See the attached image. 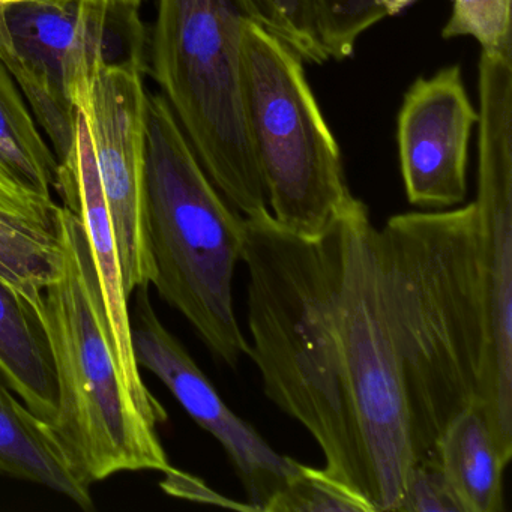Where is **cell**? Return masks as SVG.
I'll return each instance as SVG.
<instances>
[{
  "label": "cell",
  "instance_id": "cell-1",
  "mask_svg": "<svg viewBox=\"0 0 512 512\" xmlns=\"http://www.w3.org/2000/svg\"><path fill=\"white\" fill-rule=\"evenodd\" d=\"M344 215L316 236L289 232L269 209L245 217L250 356L266 397L322 449L326 472L370 502L338 332Z\"/></svg>",
  "mask_w": 512,
  "mask_h": 512
},
{
  "label": "cell",
  "instance_id": "cell-2",
  "mask_svg": "<svg viewBox=\"0 0 512 512\" xmlns=\"http://www.w3.org/2000/svg\"><path fill=\"white\" fill-rule=\"evenodd\" d=\"M376 250L413 461L436 464L440 434L484 392L487 310L475 205L395 215L376 230Z\"/></svg>",
  "mask_w": 512,
  "mask_h": 512
},
{
  "label": "cell",
  "instance_id": "cell-3",
  "mask_svg": "<svg viewBox=\"0 0 512 512\" xmlns=\"http://www.w3.org/2000/svg\"><path fill=\"white\" fill-rule=\"evenodd\" d=\"M53 226L61 271L37 308L58 380V416L50 428L89 487L121 472H169L158 425L137 406L119 371L85 227L65 206H56Z\"/></svg>",
  "mask_w": 512,
  "mask_h": 512
},
{
  "label": "cell",
  "instance_id": "cell-4",
  "mask_svg": "<svg viewBox=\"0 0 512 512\" xmlns=\"http://www.w3.org/2000/svg\"><path fill=\"white\" fill-rule=\"evenodd\" d=\"M146 200L158 295L193 326L209 352L236 368L250 356L233 310L245 217L212 184L166 98L148 94Z\"/></svg>",
  "mask_w": 512,
  "mask_h": 512
},
{
  "label": "cell",
  "instance_id": "cell-5",
  "mask_svg": "<svg viewBox=\"0 0 512 512\" xmlns=\"http://www.w3.org/2000/svg\"><path fill=\"white\" fill-rule=\"evenodd\" d=\"M244 0H158L152 74L197 160L244 217L268 209L244 103Z\"/></svg>",
  "mask_w": 512,
  "mask_h": 512
},
{
  "label": "cell",
  "instance_id": "cell-6",
  "mask_svg": "<svg viewBox=\"0 0 512 512\" xmlns=\"http://www.w3.org/2000/svg\"><path fill=\"white\" fill-rule=\"evenodd\" d=\"M242 65L245 118L269 212L289 232L320 235L358 199L347 187L340 149L302 59L251 20Z\"/></svg>",
  "mask_w": 512,
  "mask_h": 512
},
{
  "label": "cell",
  "instance_id": "cell-7",
  "mask_svg": "<svg viewBox=\"0 0 512 512\" xmlns=\"http://www.w3.org/2000/svg\"><path fill=\"white\" fill-rule=\"evenodd\" d=\"M376 227L356 200L344 215L338 332L347 394L361 439L368 499L395 512L413 451L400 359L392 338L376 250Z\"/></svg>",
  "mask_w": 512,
  "mask_h": 512
},
{
  "label": "cell",
  "instance_id": "cell-8",
  "mask_svg": "<svg viewBox=\"0 0 512 512\" xmlns=\"http://www.w3.org/2000/svg\"><path fill=\"white\" fill-rule=\"evenodd\" d=\"M137 13L112 0H16L5 8L14 46L7 70L49 136L58 163L73 148L77 112L98 70L143 61Z\"/></svg>",
  "mask_w": 512,
  "mask_h": 512
},
{
  "label": "cell",
  "instance_id": "cell-9",
  "mask_svg": "<svg viewBox=\"0 0 512 512\" xmlns=\"http://www.w3.org/2000/svg\"><path fill=\"white\" fill-rule=\"evenodd\" d=\"M478 256L487 310L484 404L512 458V59H479Z\"/></svg>",
  "mask_w": 512,
  "mask_h": 512
},
{
  "label": "cell",
  "instance_id": "cell-10",
  "mask_svg": "<svg viewBox=\"0 0 512 512\" xmlns=\"http://www.w3.org/2000/svg\"><path fill=\"white\" fill-rule=\"evenodd\" d=\"M143 61L107 64L92 80L83 109L101 187L115 230L125 295L151 286L154 266L146 200V110Z\"/></svg>",
  "mask_w": 512,
  "mask_h": 512
},
{
  "label": "cell",
  "instance_id": "cell-11",
  "mask_svg": "<svg viewBox=\"0 0 512 512\" xmlns=\"http://www.w3.org/2000/svg\"><path fill=\"white\" fill-rule=\"evenodd\" d=\"M131 341L139 367L167 386L185 412L223 446L253 511H266L283 490L295 460L278 454L265 439L229 409L211 380L152 307L148 287L136 292Z\"/></svg>",
  "mask_w": 512,
  "mask_h": 512
},
{
  "label": "cell",
  "instance_id": "cell-12",
  "mask_svg": "<svg viewBox=\"0 0 512 512\" xmlns=\"http://www.w3.org/2000/svg\"><path fill=\"white\" fill-rule=\"evenodd\" d=\"M478 124L458 65L416 80L398 115V155L410 205L448 209L467 194V152Z\"/></svg>",
  "mask_w": 512,
  "mask_h": 512
},
{
  "label": "cell",
  "instance_id": "cell-13",
  "mask_svg": "<svg viewBox=\"0 0 512 512\" xmlns=\"http://www.w3.org/2000/svg\"><path fill=\"white\" fill-rule=\"evenodd\" d=\"M55 190L62 197L65 208L74 212L85 227L92 259L100 277L116 361L125 386L149 421L164 424L167 421L166 409L143 382L134 355L131 314L122 281L115 230L101 187L91 130L83 109L77 112L73 148L64 160L59 161Z\"/></svg>",
  "mask_w": 512,
  "mask_h": 512
},
{
  "label": "cell",
  "instance_id": "cell-14",
  "mask_svg": "<svg viewBox=\"0 0 512 512\" xmlns=\"http://www.w3.org/2000/svg\"><path fill=\"white\" fill-rule=\"evenodd\" d=\"M509 461L481 401L461 410L436 442V464L463 512L503 511V473Z\"/></svg>",
  "mask_w": 512,
  "mask_h": 512
},
{
  "label": "cell",
  "instance_id": "cell-15",
  "mask_svg": "<svg viewBox=\"0 0 512 512\" xmlns=\"http://www.w3.org/2000/svg\"><path fill=\"white\" fill-rule=\"evenodd\" d=\"M0 374L34 415L52 427L58 380L52 347L31 302L0 278Z\"/></svg>",
  "mask_w": 512,
  "mask_h": 512
},
{
  "label": "cell",
  "instance_id": "cell-16",
  "mask_svg": "<svg viewBox=\"0 0 512 512\" xmlns=\"http://www.w3.org/2000/svg\"><path fill=\"white\" fill-rule=\"evenodd\" d=\"M0 475L44 485L85 511L91 490L77 476L52 428L29 410L0 374Z\"/></svg>",
  "mask_w": 512,
  "mask_h": 512
},
{
  "label": "cell",
  "instance_id": "cell-17",
  "mask_svg": "<svg viewBox=\"0 0 512 512\" xmlns=\"http://www.w3.org/2000/svg\"><path fill=\"white\" fill-rule=\"evenodd\" d=\"M0 167L46 200L58 179V158L38 130L16 80L0 62Z\"/></svg>",
  "mask_w": 512,
  "mask_h": 512
},
{
  "label": "cell",
  "instance_id": "cell-18",
  "mask_svg": "<svg viewBox=\"0 0 512 512\" xmlns=\"http://www.w3.org/2000/svg\"><path fill=\"white\" fill-rule=\"evenodd\" d=\"M61 265L55 226L0 208V278L16 287L35 310Z\"/></svg>",
  "mask_w": 512,
  "mask_h": 512
},
{
  "label": "cell",
  "instance_id": "cell-19",
  "mask_svg": "<svg viewBox=\"0 0 512 512\" xmlns=\"http://www.w3.org/2000/svg\"><path fill=\"white\" fill-rule=\"evenodd\" d=\"M265 512H376L358 491L323 469L295 460L283 490Z\"/></svg>",
  "mask_w": 512,
  "mask_h": 512
},
{
  "label": "cell",
  "instance_id": "cell-20",
  "mask_svg": "<svg viewBox=\"0 0 512 512\" xmlns=\"http://www.w3.org/2000/svg\"><path fill=\"white\" fill-rule=\"evenodd\" d=\"M416 0H316L320 32L329 59L343 61L368 29L398 16Z\"/></svg>",
  "mask_w": 512,
  "mask_h": 512
},
{
  "label": "cell",
  "instance_id": "cell-21",
  "mask_svg": "<svg viewBox=\"0 0 512 512\" xmlns=\"http://www.w3.org/2000/svg\"><path fill=\"white\" fill-rule=\"evenodd\" d=\"M254 22L287 44L302 61H329L316 0H244Z\"/></svg>",
  "mask_w": 512,
  "mask_h": 512
},
{
  "label": "cell",
  "instance_id": "cell-22",
  "mask_svg": "<svg viewBox=\"0 0 512 512\" xmlns=\"http://www.w3.org/2000/svg\"><path fill=\"white\" fill-rule=\"evenodd\" d=\"M512 0H452L442 37H472L482 53L512 59Z\"/></svg>",
  "mask_w": 512,
  "mask_h": 512
},
{
  "label": "cell",
  "instance_id": "cell-23",
  "mask_svg": "<svg viewBox=\"0 0 512 512\" xmlns=\"http://www.w3.org/2000/svg\"><path fill=\"white\" fill-rule=\"evenodd\" d=\"M395 512H463L439 466L415 464L407 473Z\"/></svg>",
  "mask_w": 512,
  "mask_h": 512
},
{
  "label": "cell",
  "instance_id": "cell-24",
  "mask_svg": "<svg viewBox=\"0 0 512 512\" xmlns=\"http://www.w3.org/2000/svg\"><path fill=\"white\" fill-rule=\"evenodd\" d=\"M56 203L26 190L13 176L0 169V208L25 215L38 223L53 226Z\"/></svg>",
  "mask_w": 512,
  "mask_h": 512
},
{
  "label": "cell",
  "instance_id": "cell-25",
  "mask_svg": "<svg viewBox=\"0 0 512 512\" xmlns=\"http://www.w3.org/2000/svg\"><path fill=\"white\" fill-rule=\"evenodd\" d=\"M11 2H16V0H10V4ZM112 2L113 4L121 5V7L134 8V10H139L143 0H112Z\"/></svg>",
  "mask_w": 512,
  "mask_h": 512
},
{
  "label": "cell",
  "instance_id": "cell-26",
  "mask_svg": "<svg viewBox=\"0 0 512 512\" xmlns=\"http://www.w3.org/2000/svg\"><path fill=\"white\" fill-rule=\"evenodd\" d=\"M8 4H10V0H0V11H4Z\"/></svg>",
  "mask_w": 512,
  "mask_h": 512
},
{
  "label": "cell",
  "instance_id": "cell-27",
  "mask_svg": "<svg viewBox=\"0 0 512 512\" xmlns=\"http://www.w3.org/2000/svg\"><path fill=\"white\" fill-rule=\"evenodd\" d=\"M0 169H2V167H0Z\"/></svg>",
  "mask_w": 512,
  "mask_h": 512
}]
</instances>
